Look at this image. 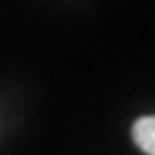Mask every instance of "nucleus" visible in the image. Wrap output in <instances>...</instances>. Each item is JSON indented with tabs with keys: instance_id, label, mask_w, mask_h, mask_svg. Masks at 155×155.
<instances>
[{
	"instance_id": "obj_1",
	"label": "nucleus",
	"mask_w": 155,
	"mask_h": 155,
	"mask_svg": "<svg viewBox=\"0 0 155 155\" xmlns=\"http://www.w3.org/2000/svg\"><path fill=\"white\" fill-rule=\"evenodd\" d=\"M131 138L142 153L155 155V114L140 116L131 127Z\"/></svg>"
}]
</instances>
